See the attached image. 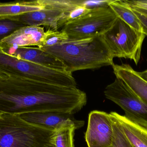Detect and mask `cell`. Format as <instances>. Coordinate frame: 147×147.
<instances>
[{
    "instance_id": "1",
    "label": "cell",
    "mask_w": 147,
    "mask_h": 147,
    "mask_svg": "<svg viewBox=\"0 0 147 147\" xmlns=\"http://www.w3.org/2000/svg\"><path fill=\"white\" fill-rule=\"evenodd\" d=\"M86 102L85 92L77 87H63L15 77L0 82V114L19 115L60 111L74 114Z\"/></svg>"
},
{
    "instance_id": "2",
    "label": "cell",
    "mask_w": 147,
    "mask_h": 147,
    "mask_svg": "<svg viewBox=\"0 0 147 147\" xmlns=\"http://www.w3.org/2000/svg\"><path fill=\"white\" fill-rule=\"evenodd\" d=\"M38 48L57 58L64 65L65 71L71 73L114 64V57L102 35L68 39L53 46Z\"/></svg>"
},
{
    "instance_id": "3",
    "label": "cell",
    "mask_w": 147,
    "mask_h": 147,
    "mask_svg": "<svg viewBox=\"0 0 147 147\" xmlns=\"http://www.w3.org/2000/svg\"><path fill=\"white\" fill-rule=\"evenodd\" d=\"M53 131L31 124L17 115L0 114V147H55Z\"/></svg>"
},
{
    "instance_id": "4",
    "label": "cell",
    "mask_w": 147,
    "mask_h": 147,
    "mask_svg": "<svg viewBox=\"0 0 147 147\" xmlns=\"http://www.w3.org/2000/svg\"><path fill=\"white\" fill-rule=\"evenodd\" d=\"M102 36L114 58L129 59L138 64L146 36L143 33L117 17L111 28Z\"/></svg>"
},
{
    "instance_id": "5",
    "label": "cell",
    "mask_w": 147,
    "mask_h": 147,
    "mask_svg": "<svg viewBox=\"0 0 147 147\" xmlns=\"http://www.w3.org/2000/svg\"><path fill=\"white\" fill-rule=\"evenodd\" d=\"M117 18L109 5L99 7L66 23L61 30L68 35L69 40L101 36L111 28Z\"/></svg>"
},
{
    "instance_id": "6",
    "label": "cell",
    "mask_w": 147,
    "mask_h": 147,
    "mask_svg": "<svg viewBox=\"0 0 147 147\" xmlns=\"http://www.w3.org/2000/svg\"><path fill=\"white\" fill-rule=\"evenodd\" d=\"M107 99L120 106L129 120L147 129V104L121 79H116L104 91Z\"/></svg>"
},
{
    "instance_id": "7",
    "label": "cell",
    "mask_w": 147,
    "mask_h": 147,
    "mask_svg": "<svg viewBox=\"0 0 147 147\" xmlns=\"http://www.w3.org/2000/svg\"><path fill=\"white\" fill-rule=\"evenodd\" d=\"M113 124L109 114L93 110L89 114L85 140L88 147H110L113 139Z\"/></svg>"
},
{
    "instance_id": "8",
    "label": "cell",
    "mask_w": 147,
    "mask_h": 147,
    "mask_svg": "<svg viewBox=\"0 0 147 147\" xmlns=\"http://www.w3.org/2000/svg\"><path fill=\"white\" fill-rule=\"evenodd\" d=\"M18 116L31 124L52 131L67 124L74 125L78 129L85 124L84 121L75 119L73 114L60 111L26 113Z\"/></svg>"
},
{
    "instance_id": "9",
    "label": "cell",
    "mask_w": 147,
    "mask_h": 147,
    "mask_svg": "<svg viewBox=\"0 0 147 147\" xmlns=\"http://www.w3.org/2000/svg\"><path fill=\"white\" fill-rule=\"evenodd\" d=\"M45 33L44 28L40 26L22 27L3 39L0 42V48L4 50L10 47L39 46Z\"/></svg>"
},
{
    "instance_id": "10",
    "label": "cell",
    "mask_w": 147,
    "mask_h": 147,
    "mask_svg": "<svg viewBox=\"0 0 147 147\" xmlns=\"http://www.w3.org/2000/svg\"><path fill=\"white\" fill-rule=\"evenodd\" d=\"M1 50L5 53L17 58L53 69L65 71V66L60 60L38 47H10L6 50Z\"/></svg>"
},
{
    "instance_id": "11",
    "label": "cell",
    "mask_w": 147,
    "mask_h": 147,
    "mask_svg": "<svg viewBox=\"0 0 147 147\" xmlns=\"http://www.w3.org/2000/svg\"><path fill=\"white\" fill-rule=\"evenodd\" d=\"M64 15V13L58 9L44 7L40 10L24 14L14 20H18L24 26H45L57 31L59 22Z\"/></svg>"
},
{
    "instance_id": "12",
    "label": "cell",
    "mask_w": 147,
    "mask_h": 147,
    "mask_svg": "<svg viewBox=\"0 0 147 147\" xmlns=\"http://www.w3.org/2000/svg\"><path fill=\"white\" fill-rule=\"evenodd\" d=\"M112 66L117 78L123 81L140 100L147 104V82L128 64H114Z\"/></svg>"
},
{
    "instance_id": "13",
    "label": "cell",
    "mask_w": 147,
    "mask_h": 147,
    "mask_svg": "<svg viewBox=\"0 0 147 147\" xmlns=\"http://www.w3.org/2000/svg\"><path fill=\"white\" fill-rule=\"evenodd\" d=\"M110 115L118 123L130 143L135 147H147V129L116 112Z\"/></svg>"
},
{
    "instance_id": "14",
    "label": "cell",
    "mask_w": 147,
    "mask_h": 147,
    "mask_svg": "<svg viewBox=\"0 0 147 147\" xmlns=\"http://www.w3.org/2000/svg\"><path fill=\"white\" fill-rule=\"evenodd\" d=\"M44 8L38 0L0 3V20H15L24 14Z\"/></svg>"
},
{
    "instance_id": "15",
    "label": "cell",
    "mask_w": 147,
    "mask_h": 147,
    "mask_svg": "<svg viewBox=\"0 0 147 147\" xmlns=\"http://www.w3.org/2000/svg\"><path fill=\"white\" fill-rule=\"evenodd\" d=\"M109 5L115 12L117 17L134 29L142 33V28L140 20L132 11L127 1L111 0Z\"/></svg>"
},
{
    "instance_id": "16",
    "label": "cell",
    "mask_w": 147,
    "mask_h": 147,
    "mask_svg": "<svg viewBox=\"0 0 147 147\" xmlns=\"http://www.w3.org/2000/svg\"><path fill=\"white\" fill-rule=\"evenodd\" d=\"M75 126L67 124L59 127L53 131V143L55 147H74Z\"/></svg>"
},
{
    "instance_id": "17",
    "label": "cell",
    "mask_w": 147,
    "mask_h": 147,
    "mask_svg": "<svg viewBox=\"0 0 147 147\" xmlns=\"http://www.w3.org/2000/svg\"><path fill=\"white\" fill-rule=\"evenodd\" d=\"M45 8L54 9L67 14L79 6H84V0H38Z\"/></svg>"
},
{
    "instance_id": "18",
    "label": "cell",
    "mask_w": 147,
    "mask_h": 147,
    "mask_svg": "<svg viewBox=\"0 0 147 147\" xmlns=\"http://www.w3.org/2000/svg\"><path fill=\"white\" fill-rule=\"evenodd\" d=\"M126 1L139 19L142 33L147 36V1Z\"/></svg>"
},
{
    "instance_id": "19",
    "label": "cell",
    "mask_w": 147,
    "mask_h": 147,
    "mask_svg": "<svg viewBox=\"0 0 147 147\" xmlns=\"http://www.w3.org/2000/svg\"><path fill=\"white\" fill-rule=\"evenodd\" d=\"M69 39L68 35L63 31H55L51 28L45 33V36L38 47H51L61 44Z\"/></svg>"
},
{
    "instance_id": "20",
    "label": "cell",
    "mask_w": 147,
    "mask_h": 147,
    "mask_svg": "<svg viewBox=\"0 0 147 147\" xmlns=\"http://www.w3.org/2000/svg\"><path fill=\"white\" fill-rule=\"evenodd\" d=\"M110 116L112 120L114 132L113 142L110 147H133L116 120L110 115Z\"/></svg>"
},
{
    "instance_id": "21",
    "label": "cell",
    "mask_w": 147,
    "mask_h": 147,
    "mask_svg": "<svg viewBox=\"0 0 147 147\" xmlns=\"http://www.w3.org/2000/svg\"><path fill=\"white\" fill-rule=\"evenodd\" d=\"M25 26L18 20H0V42L14 31Z\"/></svg>"
},
{
    "instance_id": "22",
    "label": "cell",
    "mask_w": 147,
    "mask_h": 147,
    "mask_svg": "<svg viewBox=\"0 0 147 147\" xmlns=\"http://www.w3.org/2000/svg\"><path fill=\"white\" fill-rule=\"evenodd\" d=\"M9 78V76L8 74L0 71V82L7 80Z\"/></svg>"
},
{
    "instance_id": "23",
    "label": "cell",
    "mask_w": 147,
    "mask_h": 147,
    "mask_svg": "<svg viewBox=\"0 0 147 147\" xmlns=\"http://www.w3.org/2000/svg\"><path fill=\"white\" fill-rule=\"evenodd\" d=\"M137 73L142 78L147 82V70L141 72H137Z\"/></svg>"
},
{
    "instance_id": "24",
    "label": "cell",
    "mask_w": 147,
    "mask_h": 147,
    "mask_svg": "<svg viewBox=\"0 0 147 147\" xmlns=\"http://www.w3.org/2000/svg\"><path fill=\"white\" fill-rule=\"evenodd\" d=\"M133 147H135L134 146H133Z\"/></svg>"
}]
</instances>
